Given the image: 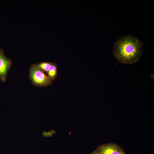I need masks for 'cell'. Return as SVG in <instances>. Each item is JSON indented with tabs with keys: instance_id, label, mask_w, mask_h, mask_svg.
Masks as SVG:
<instances>
[{
	"instance_id": "cell-1",
	"label": "cell",
	"mask_w": 154,
	"mask_h": 154,
	"mask_svg": "<svg viewBox=\"0 0 154 154\" xmlns=\"http://www.w3.org/2000/svg\"><path fill=\"white\" fill-rule=\"evenodd\" d=\"M143 44L138 38L131 35L123 36L115 43L113 52L121 63L132 64L139 61L143 53Z\"/></svg>"
},
{
	"instance_id": "cell-2",
	"label": "cell",
	"mask_w": 154,
	"mask_h": 154,
	"mask_svg": "<svg viewBox=\"0 0 154 154\" xmlns=\"http://www.w3.org/2000/svg\"><path fill=\"white\" fill-rule=\"evenodd\" d=\"M30 77L33 83L39 86H46L51 84V80L36 65L32 66L30 70Z\"/></svg>"
},
{
	"instance_id": "cell-3",
	"label": "cell",
	"mask_w": 154,
	"mask_h": 154,
	"mask_svg": "<svg viewBox=\"0 0 154 154\" xmlns=\"http://www.w3.org/2000/svg\"><path fill=\"white\" fill-rule=\"evenodd\" d=\"M95 151L100 154H122L124 153L119 146L113 143L101 145Z\"/></svg>"
},
{
	"instance_id": "cell-4",
	"label": "cell",
	"mask_w": 154,
	"mask_h": 154,
	"mask_svg": "<svg viewBox=\"0 0 154 154\" xmlns=\"http://www.w3.org/2000/svg\"><path fill=\"white\" fill-rule=\"evenodd\" d=\"M11 64V61L0 53V79L3 81L6 79V75Z\"/></svg>"
},
{
	"instance_id": "cell-5",
	"label": "cell",
	"mask_w": 154,
	"mask_h": 154,
	"mask_svg": "<svg viewBox=\"0 0 154 154\" xmlns=\"http://www.w3.org/2000/svg\"><path fill=\"white\" fill-rule=\"evenodd\" d=\"M47 73L48 77L51 80L55 79L57 73V67L55 64L51 63Z\"/></svg>"
},
{
	"instance_id": "cell-6",
	"label": "cell",
	"mask_w": 154,
	"mask_h": 154,
	"mask_svg": "<svg viewBox=\"0 0 154 154\" xmlns=\"http://www.w3.org/2000/svg\"><path fill=\"white\" fill-rule=\"evenodd\" d=\"M51 63L48 62H42L39 63L37 66L42 71L47 72L49 69Z\"/></svg>"
},
{
	"instance_id": "cell-7",
	"label": "cell",
	"mask_w": 154,
	"mask_h": 154,
	"mask_svg": "<svg viewBox=\"0 0 154 154\" xmlns=\"http://www.w3.org/2000/svg\"><path fill=\"white\" fill-rule=\"evenodd\" d=\"M91 154H100L96 151H95L92 153Z\"/></svg>"
},
{
	"instance_id": "cell-8",
	"label": "cell",
	"mask_w": 154,
	"mask_h": 154,
	"mask_svg": "<svg viewBox=\"0 0 154 154\" xmlns=\"http://www.w3.org/2000/svg\"><path fill=\"white\" fill-rule=\"evenodd\" d=\"M122 154H125L124 153H123Z\"/></svg>"
}]
</instances>
